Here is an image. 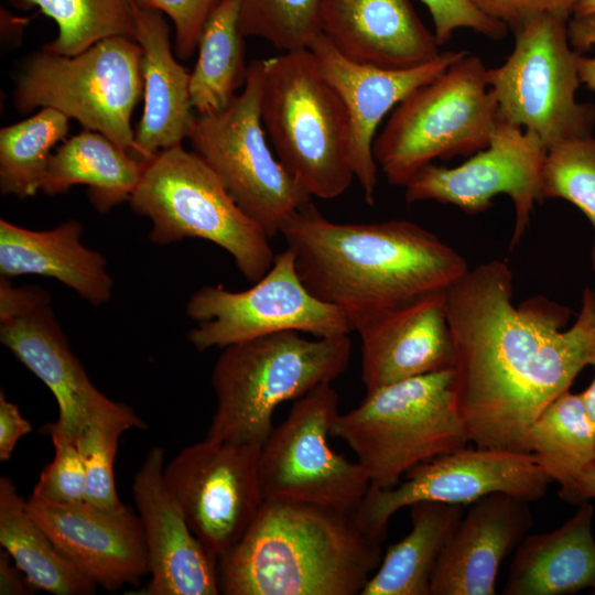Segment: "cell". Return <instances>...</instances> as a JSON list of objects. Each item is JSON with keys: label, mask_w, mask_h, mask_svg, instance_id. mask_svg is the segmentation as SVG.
I'll list each match as a JSON object with an SVG mask.
<instances>
[{"label": "cell", "mask_w": 595, "mask_h": 595, "mask_svg": "<svg viewBox=\"0 0 595 595\" xmlns=\"http://www.w3.org/2000/svg\"><path fill=\"white\" fill-rule=\"evenodd\" d=\"M513 275L502 260L478 264L446 291L453 344V393L469 442L530 453L540 413L595 366V292L583 291L575 322L548 298L512 303Z\"/></svg>", "instance_id": "6da1fadb"}, {"label": "cell", "mask_w": 595, "mask_h": 595, "mask_svg": "<svg viewBox=\"0 0 595 595\" xmlns=\"http://www.w3.org/2000/svg\"><path fill=\"white\" fill-rule=\"evenodd\" d=\"M279 234L306 289L340 307L353 331L381 313L446 291L469 269L457 251L413 221L339 224L312 202L286 217Z\"/></svg>", "instance_id": "7a4b0ae2"}, {"label": "cell", "mask_w": 595, "mask_h": 595, "mask_svg": "<svg viewBox=\"0 0 595 595\" xmlns=\"http://www.w3.org/2000/svg\"><path fill=\"white\" fill-rule=\"evenodd\" d=\"M382 560L381 542L354 511L263 500L242 538L218 559L225 595L360 594Z\"/></svg>", "instance_id": "3957f363"}, {"label": "cell", "mask_w": 595, "mask_h": 595, "mask_svg": "<svg viewBox=\"0 0 595 595\" xmlns=\"http://www.w3.org/2000/svg\"><path fill=\"white\" fill-rule=\"evenodd\" d=\"M350 354L348 335L307 339L293 331L224 347L212 374L217 404L206 439L262 445L277 407L333 382Z\"/></svg>", "instance_id": "277c9868"}, {"label": "cell", "mask_w": 595, "mask_h": 595, "mask_svg": "<svg viewBox=\"0 0 595 595\" xmlns=\"http://www.w3.org/2000/svg\"><path fill=\"white\" fill-rule=\"evenodd\" d=\"M261 118L273 151L311 197H338L355 180L348 119L310 48L261 60Z\"/></svg>", "instance_id": "5b68a950"}, {"label": "cell", "mask_w": 595, "mask_h": 595, "mask_svg": "<svg viewBox=\"0 0 595 595\" xmlns=\"http://www.w3.org/2000/svg\"><path fill=\"white\" fill-rule=\"evenodd\" d=\"M331 436L351 448L371 488L394 487L413 467L467 446L454 401L453 370L411 377L367 393L357 408L338 414Z\"/></svg>", "instance_id": "8992f818"}, {"label": "cell", "mask_w": 595, "mask_h": 595, "mask_svg": "<svg viewBox=\"0 0 595 595\" xmlns=\"http://www.w3.org/2000/svg\"><path fill=\"white\" fill-rule=\"evenodd\" d=\"M128 202L151 221L149 239L156 245L186 238L210 241L227 251L251 282L273 263L268 234L238 206L204 160L182 144L147 162Z\"/></svg>", "instance_id": "52a82bcc"}, {"label": "cell", "mask_w": 595, "mask_h": 595, "mask_svg": "<svg viewBox=\"0 0 595 595\" xmlns=\"http://www.w3.org/2000/svg\"><path fill=\"white\" fill-rule=\"evenodd\" d=\"M487 71L467 52L392 110L374 142L390 185L404 187L434 160L470 156L488 147L499 118Z\"/></svg>", "instance_id": "ba28073f"}, {"label": "cell", "mask_w": 595, "mask_h": 595, "mask_svg": "<svg viewBox=\"0 0 595 595\" xmlns=\"http://www.w3.org/2000/svg\"><path fill=\"white\" fill-rule=\"evenodd\" d=\"M141 61V46L127 36L101 40L74 56L41 48L18 73L14 106L23 115L54 108L140 159L131 116L142 96Z\"/></svg>", "instance_id": "9c48e42d"}, {"label": "cell", "mask_w": 595, "mask_h": 595, "mask_svg": "<svg viewBox=\"0 0 595 595\" xmlns=\"http://www.w3.org/2000/svg\"><path fill=\"white\" fill-rule=\"evenodd\" d=\"M569 18L542 14L515 35V47L487 80L501 121L522 128L547 150L592 136L595 107L577 101L580 52L569 40Z\"/></svg>", "instance_id": "30bf717a"}, {"label": "cell", "mask_w": 595, "mask_h": 595, "mask_svg": "<svg viewBox=\"0 0 595 595\" xmlns=\"http://www.w3.org/2000/svg\"><path fill=\"white\" fill-rule=\"evenodd\" d=\"M261 80V60H255L242 91L221 111L196 116L187 139L238 206L272 238L285 218L312 197L267 142Z\"/></svg>", "instance_id": "8fae6325"}, {"label": "cell", "mask_w": 595, "mask_h": 595, "mask_svg": "<svg viewBox=\"0 0 595 595\" xmlns=\"http://www.w3.org/2000/svg\"><path fill=\"white\" fill-rule=\"evenodd\" d=\"M332 382L298 399L262 444L258 474L263 500L296 501L355 511L370 483L363 466L328 444L338 416Z\"/></svg>", "instance_id": "7c38bea8"}, {"label": "cell", "mask_w": 595, "mask_h": 595, "mask_svg": "<svg viewBox=\"0 0 595 595\" xmlns=\"http://www.w3.org/2000/svg\"><path fill=\"white\" fill-rule=\"evenodd\" d=\"M185 311L197 323L188 332V340L198 351L286 331L317 338L353 332L340 307L306 289L289 247L275 255L271 268L251 288L202 286L190 296Z\"/></svg>", "instance_id": "4fadbf2b"}, {"label": "cell", "mask_w": 595, "mask_h": 595, "mask_svg": "<svg viewBox=\"0 0 595 595\" xmlns=\"http://www.w3.org/2000/svg\"><path fill=\"white\" fill-rule=\"evenodd\" d=\"M0 342L52 392L58 416L42 433L76 442L89 425L138 414L99 391L73 353L50 294L34 285L0 281Z\"/></svg>", "instance_id": "5bb4252c"}, {"label": "cell", "mask_w": 595, "mask_h": 595, "mask_svg": "<svg viewBox=\"0 0 595 595\" xmlns=\"http://www.w3.org/2000/svg\"><path fill=\"white\" fill-rule=\"evenodd\" d=\"M551 482L531 453L465 446L413 467L392 488L369 487L354 516L365 533L382 543L390 518L415 502L464 506L494 493L531 502L545 495Z\"/></svg>", "instance_id": "9a60e30c"}, {"label": "cell", "mask_w": 595, "mask_h": 595, "mask_svg": "<svg viewBox=\"0 0 595 595\" xmlns=\"http://www.w3.org/2000/svg\"><path fill=\"white\" fill-rule=\"evenodd\" d=\"M261 446L205 437L164 466L165 485L191 530L217 560L242 538L263 504Z\"/></svg>", "instance_id": "2e32d148"}, {"label": "cell", "mask_w": 595, "mask_h": 595, "mask_svg": "<svg viewBox=\"0 0 595 595\" xmlns=\"http://www.w3.org/2000/svg\"><path fill=\"white\" fill-rule=\"evenodd\" d=\"M547 148L522 128L498 120L487 148L455 167L430 163L404 186L407 203L434 201L475 215L506 194L515 206L510 248L518 246L530 225L534 203H540Z\"/></svg>", "instance_id": "e0dca14e"}, {"label": "cell", "mask_w": 595, "mask_h": 595, "mask_svg": "<svg viewBox=\"0 0 595 595\" xmlns=\"http://www.w3.org/2000/svg\"><path fill=\"white\" fill-rule=\"evenodd\" d=\"M320 68L338 94L348 119V159L365 202L374 205L378 165L374 156L376 131L409 94L444 73L466 51H444L411 68H383L348 60L323 35L310 46Z\"/></svg>", "instance_id": "ac0fdd59"}, {"label": "cell", "mask_w": 595, "mask_h": 595, "mask_svg": "<svg viewBox=\"0 0 595 595\" xmlns=\"http://www.w3.org/2000/svg\"><path fill=\"white\" fill-rule=\"evenodd\" d=\"M26 505L60 552L97 586L112 592L150 573L141 520L129 507L115 512L32 494Z\"/></svg>", "instance_id": "d6986e66"}, {"label": "cell", "mask_w": 595, "mask_h": 595, "mask_svg": "<svg viewBox=\"0 0 595 595\" xmlns=\"http://www.w3.org/2000/svg\"><path fill=\"white\" fill-rule=\"evenodd\" d=\"M165 452L152 447L138 469L132 495L143 528L151 578L145 595H217L218 560L191 530L165 485Z\"/></svg>", "instance_id": "ffe728a7"}, {"label": "cell", "mask_w": 595, "mask_h": 595, "mask_svg": "<svg viewBox=\"0 0 595 595\" xmlns=\"http://www.w3.org/2000/svg\"><path fill=\"white\" fill-rule=\"evenodd\" d=\"M446 291L426 294L355 327L361 339V380L367 393L403 379L452 369Z\"/></svg>", "instance_id": "44dd1931"}, {"label": "cell", "mask_w": 595, "mask_h": 595, "mask_svg": "<svg viewBox=\"0 0 595 595\" xmlns=\"http://www.w3.org/2000/svg\"><path fill=\"white\" fill-rule=\"evenodd\" d=\"M533 524L529 501L494 493L463 516L441 553L430 595H494L504 559Z\"/></svg>", "instance_id": "7402d4cb"}, {"label": "cell", "mask_w": 595, "mask_h": 595, "mask_svg": "<svg viewBox=\"0 0 595 595\" xmlns=\"http://www.w3.org/2000/svg\"><path fill=\"white\" fill-rule=\"evenodd\" d=\"M322 34L350 61L411 68L441 53L411 0H323Z\"/></svg>", "instance_id": "603a6c76"}, {"label": "cell", "mask_w": 595, "mask_h": 595, "mask_svg": "<svg viewBox=\"0 0 595 595\" xmlns=\"http://www.w3.org/2000/svg\"><path fill=\"white\" fill-rule=\"evenodd\" d=\"M136 37L142 48L144 105L134 139L140 159L182 144L196 116L190 99V75L172 54L170 28L158 10L134 0Z\"/></svg>", "instance_id": "cb8c5ba5"}, {"label": "cell", "mask_w": 595, "mask_h": 595, "mask_svg": "<svg viewBox=\"0 0 595 595\" xmlns=\"http://www.w3.org/2000/svg\"><path fill=\"white\" fill-rule=\"evenodd\" d=\"M83 225L69 219L47 230H32L0 219V273L53 278L98 306L108 302L113 281L107 261L80 240Z\"/></svg>", "instance_id": "d4e9b609"}, {"label": "cell", "mask_w": 595, "mask_h": 595, "mask_svg": "<svg viewBox=\"0 0 595 595\" xmlns=\"http://www.w3.org/2000/svg\"><path fill=\"white\" fill-rule=\"evenodd\" d=\"M594 508L588 501L559 528L526 536L516 548L505 595L595 592Z\"/></svg>", "instance_id": "484cf974"}, {"label": "cell", "mask_w": 595, "mask_h": 595, "mask_svg": "<svg viewBox=\"0 0 595 595\" xmlns=\"http://www.w3.org/2000/svg\"><path fill=\"white\" fill-rule=\"evenodd\" d=\"M145 164L104 134L85 129L52 153L40 191L54 196L87 185L91 204L105 213L129 201Z\"/></svg>", "instance_id": "4316f807"}, {"label": "cell", "mask_w": 595, "mask_h": 595, "mask_svg": "<svg viewBox=\"0 0 595 595\" xmlns=\"http://www.w3.org/2000/svg\"><path fill=\"white\" fill-rule=\"evenodd\" d=\"M410 532L387 549L359 595H430L433 572L463 506L419 501L410 506Z\"/></svg>", "instance_id": "83f0119b"}, {"label": "cell", "mask_w": 595, "mask_h": 595, "mask_svg": "<svg viewBox=\"0 0 595 595\" xmlns=\"http://www.w3.org/2000/svg\"><path fill=\"white\" fill-rule=\"evenodd\" d=\"M0 544L34 588L54 595L96 591L97 585L60 552L6 476L0 477Z\"/></svg>", "instance_id": "f1b7e54d"}, {"label": "cell", "mask_w": 595, "mask_h": 595, "mask_svg": "<svg viewBox=\"0 0 595 595\" xmlns=\"http://www.w3.org/2000/svg\"><path fill=\"white\" fill-rule=\"evenodd\" d=\"M198 58L190 75L191 105L198 116L225 109L246 84L244 35L238 0H221L207 19L198 42Z\"/></svg>", "instance_id": "f546056e"}, {"label": "cell", "mask_w": 595, "mask_h": 595, "mask_svg": "<svg viewBox=\"0 0 595 595\" xmlns=\"http://www.w3.org/2000/svg\"><path fill=\"white\" fill-rule=\"evenodd\" d=\"M530 453L560 490L571 487L595 461V430L581 393L555 398L528 432Z\"/></svg>", "instance_id": "4dcf8cb0"}, {"label": "cell", "mask_w": 595, "mask_h": 595, "mask_svg": "<svg viewBox=\"0 0 595 595\" xmlns=\"http://www.w3.org/2000/svg\"><path fill=\"white\" fill-rule=\"evenodd\" d=\"M69 118L45 107L0 130V192L20 199L40 191L52 149L64 141Z\"/></svg>", "instance_id": "1f68e13d"}, {"label": "cell", "mask_w": 595, "mask_h": 595, "mask_svg": "<svg viewBox=\"0 0 595 595\" xmlns=\"http://www.w3.org/2000/svg\"><path fill=\"white\" fill-rule=\"evenodd\" d=\"M20 9L37 7L57 25V36L42 48L65 56L77 55L111 37L134 40V0H10Z\"/></svg>", "instance_id": "d6a6232c"}, {"label": "cell", "mask_w": 595, "mask_h": 595, "mask_svg": "<svg viewBox=\"0 0 595 595\" xmlns=\"http://www.w3.org/2000/svg\"><path fill=\"white\" fill-rule=\"evenodd\" d=\"M244 37L257 36L282 53L310 48L322 34L323 0H238Z\"/></svg>", "instance_id": "836d02e7"}, {"label": "cell", "mask_w": 595, "mask_h": 595, "mask_svg": "<svg viewBox=\"0 0 595 595\" xmlns=\"http://www.w3.org/2000/svg\"><path fill=\"white\" fill-rule=\"evenodd\" d=\"M562 198L575 205L591 221L594 241L591 264L595 274V139L570 140L548 150L540 203Z\"/></svg>", "instance_id": "e575fe53"}, {"label": "cell", "mask_w": 595, "mask_h": 595, "mask_svg": "<svg viewBox=\"0 0 595 595\" xmlns=\"http://www.w3.org/2000/svg\"><path fill=\"white\" fill-rule=\"evenodd\" d=\"M145 429L139 418L113 419L96 422L86 428L76 440L86 474V502L107 511H121L125 506L119 499L113 463L121 434L130 429Z\"/></svg>", "instance_id": "d590c367"}, {"label": "cell", "mask_w": 595, "mask_h": 595, "mask_svg": "<svg viewBox=\"0 0 595 595\" xmlns=\"http://www.w3.org/2000/svg\"><path fill=\"white\" fill-rule=\"evenodd\" d=\"M51 440L54 457L41 472L32 495L63 505L86 502V474L76 443Z\"/></svg>", "instance_id": "8d00e7d4"}, {"label": "cell", "mask_w": 595, "mask_h": 595, "mask_svg": "<svg viewBox=\"0 0 595 595\" xmlns=\"http://www.w3.org/2000/svg\"><path fill=\"white\" fill-rule=\"evenodd\" d=\"M428 8L434 24L437 44L447 43L454 31L470 29L490 40H502L508 28L477 10L468 0H421Z\"/></svg>", "instance_id": "74e56055"}, {"label": "cell", "mask_w": 595, "mask_h": 595, "mask_svg": "<svg viewBox=\"0 0 595 595\" xmlns=\"http://www.w3.org/2000/svg\"><path fill=\"white\" fill-rule=\"evenodd\" d=\"M166 14L174 24L175 53L187 60L196 51L204 25L221 0H136Z\"/></svg>", "instance_id": "f35d334b"}, {"label": "cell", "mask_w": 595, "mask_h": 595, "mask_svg": "<svg viewBox=\"0 0 595 595\" xmlns=\"http://www.w3.org/2000/svg\"><path fill=\"white\" fill-rule=\"evenodd\" d=\"M487 17L504 23L512 33L518 32L536 18L556 14L571 18L581 0H468Z\"/></svg>", "instance_id": "ab89813d"}, {"label": "cell", "mask_w": 595, "mask_h": 595, "mask_svg": "<svg viewBox=\"0 0 595 595\" xmlns=\"http://www.w3.org/2000/svg\"><path fill=\"white\" fill-rule=\"evenodd\" d=\"M571 46L580 52L577 71L581 84L595 91V14L575 15L567 21Z\"/></svg>", "instance_id": "60d3db41"}, {"label": "cell", "mask_w": 595, "mask_h": 595, "mask_svg": "<svg viewBox=\"0 0 595 595\" xmlns=\"http://www.w3.org/2000/svg\"><path fill=\"white\" fill-rule=\"evenodd\" d=\"M32 431L19 408L0 392V461L10 459L19 440Z\"/></svg>", "instance_id": "b9f144b4"}, {"label": "cell", "mask_w": 595, "mask_h": 595, "mask_svg": "<svg viewBox=\"0 0 595 595\" xmlns=\"http://www.w3.org/2000/svg\"><path fill=\"white\" fill-rule=\"evenodd\" d=\"M11 558L7 552L0 553V594L1 595H24L32 593V585L18 569L11 563ZM34 588V587H33Z\"/></svg>", "instance_id": "7bdbcfd3"}, {"label": "cell", "mask_w": 595, "mask_h": 595, "mask_svg": "<svg viewBox=\"0 0 595 595\" xmlns=\"http://www.w3.org/2000/svg\"><path fill=\"white\" fill-rule=\"evenodd\" d=\"M559 496L563 500L576 505L595 498V461L571 487L559 490Z\"/></svg>", "instance_id": "ee69618b"}, {"label": "cell", "mask_w": 595, "mask_h": 595, "mask_svg": "<svg viewBox=\"0 0 595 595\" xmlns=\"http://www.w3.org/2000/svg\"><path fill=\"white\" fill-rule=\"evenodd\" d=\"M595 367V366H594ZM584 407L595 430V375L588 387L581 393Z\"/></svg>", "instance_id": "f6af8a7d"}, {"label": "cell", "mask_w": 595, "mask_h": 595, "mask_svg": "<svg viewBox=\"0 0 595 595\" xmlns=\"http://www.w3.org/2000/svg\"><path fill=\"white\" fill-rule=\"evenodd\" d=\"M573 14L575 15L595 14V0H581L576 4Z\"/></svg>", "instance_id": "bcb514c9"}, {"label": "cell", "mask_w": 595, "mask_h": 595, "mask_svg": "<svg viewBox=\"0 0 595 595\" xmlns=\"http://www.w3.org/2000/svg\"><path fill=\"white\" fill-rule=\"evenodd\" d=\"M594 594H595V592H594Z\"/></svg>", "instance_id": "7dc6e473"}]
</instances>
